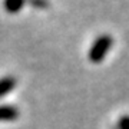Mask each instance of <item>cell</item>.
Returning <instances> with one entry per match:
<instances>
[{
    "label": "cell",
    "instance_id": "3957f363",
    "mask_svg": "<svg viewBox=\"0 0 129 129\" xmlns=\"http://www.w3.org/2000/svg\"><path fill=\"white\" fill-rule=\"evenodd\" d=\"M19 118V109L12 105H0V120H16Z\"/></svg>",
    "mask_w": 129,
    "mask_h": 129
},
{
    "label": "cell",
    "instance_id": "6da1fadb",
    "mask_svg": "<svg viewBox=\"0 0 129 129\" xmlns=\"http://www.w3.org/2000/svg\"><path fill=\"white\" fill-rule=\"evenodd\" d=\"M112 45H113V39H112L111 35H101L92 43V46L89 49V53H88L89 60L92 63H101L108 56L109 50L112 49Z\"/></svg>",
    "mask_w": 129,
    "mask_h": 129
},
{
    "label": "cell",
    "instance_id": "277c9868",
    "mask_svg": "<svg viewBox=\"0 0 129 129\" xmlns=\"http://www.w3.org/2000/svg\"><path fill=\"white\" fill-rule=\"evenodd\" d=\"M26 2L27 0H5L3 2V6H5V9L7 13H19L20 10L23 9V6L26 5Z\"/></svg>",
    "mask_w": 129,
    "mask_h": 129
},
{
    "label": "cell",
    "instance_id": "5b68a950",
    "mask_svg": "<svg viewBox=\"0 0 129 129\" xmlns=\"http://www.w3.org/2000/svg\"><path fill=\"white\" fill-rule=\"evenodd\" d=\"M119 129H129V115H125L119 119Z\"/></svg>",
    "mask_w": 129,
    "mask_h": 129
},
{
    "label": "cell",
    "instance_id": "7a4b0ae2",
    "mask_svg": "<svg viewBox=\"0 0 129 129\" xmlns=\"http://www.w3.org/2000/svg\"><path fill=\"white\" fill-rule=\"evenodd\" d=\"M17 85V80L13 76H5L0 79V98L9 95Z\"/></svg>",
    "mask_w": 129,
    "mask_h": 129
}]
</instances>
